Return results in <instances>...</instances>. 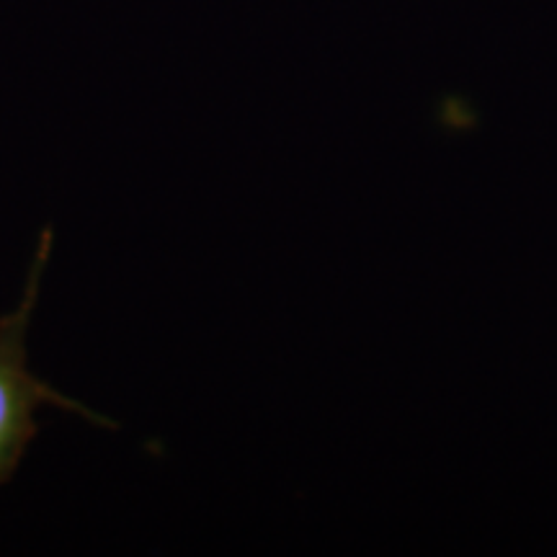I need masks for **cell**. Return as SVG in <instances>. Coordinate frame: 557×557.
Listing matches in <instances>:
<instances>
[{
  "label": "cell",
  "instance_id": "cell-1",
  "mask_svg": "<svg viewBox=\"0 0 557 557\" xmlns=\"http://www.w3.org/2000/svg\"><path fill=\"white\" fill-rule=\"evenodd\" d=\"M50 246L52 235L47 230L41 235L39 253L34 261L24 299L0 320V480L11 475L24 449L37 436V410L41 406L67 408L73 413H86L94 421H101L83 403L65 398L58 389L34 377L29 364H26V329H29L32 310L39 299L41 271L47 267Z\"/></svg>",
  "mask_w": 557,
  "mask_h": 557
}]
</instances>
